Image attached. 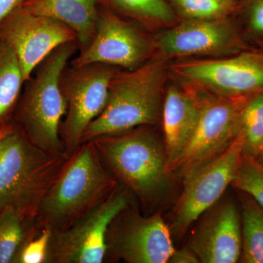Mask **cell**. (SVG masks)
<instances>
[{
  "label": "cell",
  "instance_id": "cell-15",
  "mask_svg": "<svg viewBox=\"0 0 263 263\" xmlns=\"http://www.w3.org/2000/svg\"><path fill=\"white\" fill-rule=\"evenodd\" d=\"M158 48L169 56H188L228 48L235 53L249 46L235 27L213 20H195L164 32L157 41Z\"/></svg>",
  "mask_w": 263,
  "mask_h": 263
},
{
  "label": "cell",
  "instance_id": "cell-18",
  "mask_svg": "<svg viewBox=\"0 0 263 263\" xmlns=\"http://www.w3.org/2000/svg\"><path fill=\"white\" fill-rule=\"evenodd\" d=\"M24 82L16 53L0 40V126L10 122Z\"/></svg>",
  "mask_w": 263,
  "mask_h": 263
},
{
  "label": "cell",
  "instance_id": "cell-2",
  "mask_svg": "<svg viewBox=\"0 0 263 263\" xmlns=\"http://www.w3.org/2000/svg\"><path fill=\"white\" fill-rule=\"evenodd\" d=\"M118 183L100 160L94 143H81L40 202L34 226L51 232L66 229L103 202Z\"/></svg>",
  "mask_w": 263,
  "mask_h": 263
},
{
  "label": "cell",
  "instance_id": "cell-6",
  "mask_svg": "<svg viewBox=\"0 0 263 263\" xmlns=\"http://www.w3.org/2000/svg\"><path fill=\"white\" fill-rule=\"evenodd\" d=\"M136 200L125 185L118 183L101 203L66 229L52 232L46 263L104 262L105 236L110 222Z\"/></svg>",
  "mask_w": 263,
  "mask_h": 263
},
{
  "label": "cell",
  "instance_id": "cell-21",
  "mask_svg": "<svg viewBox=\"0 0 263 263\" xmlns=\"http://www.w3.org/2000/svg\"><path fill=\"white\" fill-rule=\"evenodd\" d=\"M98 4L143 24H169L175 20L174 10L165 0H98Z\"/></svg>",
  "mask_w": 263,
  "mask_h": 263
},
{
  "label": "cell",
  "instance_id": "cell-8",
  "mask_svg": "<svg viewBox=\"0 0 263 263\" xmlns=\"http://www.w3.org/2000/svg\"><path fill=\"white\" fill-rule=\"evenodd\" d=\"M65 67L60 85L67 102V112L60 126V137L67 156L81 145L90 123L106 105L110 81L117 67L94 63Z\"/></svg>",
  "mask_w": 263,
  "mask_h": 263
},
{
  "label": "cell",
  "instance_id": "cell-10",
  "mask_svg": "<svg viewBox=\"0 0 263 263\" xmlns=\"http://www.w3.org/2000/svg\"><path fill=\"white\" fill-rule=\"evenodd\" d=\"M252 95L201 100L200 120L190 144L173 170L175 176L182 179L229 148L239 133L242 110Z\"/></svg>",
  "mask_w": 263,
  "mask_h": 263
},
{
  "label": "cell",
  "instance_id": "cell-16",
  "mask_svg": "<svg viewBox=\"0 0 263 263\" xmlns=\"http://www.w3.org/2000/svg\"><path fill=\"white\" fill-rule=\"evenodd\" d=\"M162 114L164 144L173 173L196 130L201 114V99L171 86L166 93Z\"/></svg>",
  "mask_w": 263,
  "mask_h": 263
},
{
  "label": "cell",
  "instance_id": "cell-24",
  "mask_svg": "<svg viewBox=\"0 0 263 263\" xmlns=\"http://www.w3.org/2000/svg\"><path fill=\"white\" fill-rule=\"evenodd\" d=\"M233 12L239 17L238 30L245 42L263 48V0H238Z\"/></svg>",
  "mask_w": 263,
  "mask_h": 263
},
{
  "label": "cell",
  "instance_id": "cell-28",
  "mask_svg": "<svg viewBox=\"0 0 263 263\" xmlns=\"http://www.w3.org/2000/svg\"><path fill=\"white\" fill-rule=\"evenodd\" d=\"M27 0H0V24Z\"/></svg>",
  "mask_w": 263,
  "mask_h": 263
},
{
  "label": "cell",
  "instance_id": "cell-25",
  "mask_svg": "<svg viewBox=\"0 0 263 263\" xmlns=\"http://www.w3.org/2000/svg\"><path fill=\"white\" fill-rule=\"evenodd\" d=\"M174 3L183 14L197 20H212L234 11L235 8L221 0H174Z\"/></svg>",
  "mask_w": 263,
  "mask_h": 263
},
{
  "label": "cell",
  "instance_id": "cell-1",
  "mask_svg": "<svg viewBox=\"0 0 263 263\" xmlns=\"http://www.w3.org/2000/svg\"><path fill=\"white\" fill-rule=\"evenodd\" d=\"M149 126L92 140L100 160L118 182L125 185L146 210L168 200L174 176L165 147Z\"/></svg>",
  "mask_w": 263,
  "mask_h": 263
},
{
  "label": "cell",
  "instance_id": "cell-11",
  "mask_svg": "<svg viewBox=\"0 0 263 263\" xmlns=\"http://www.w3.org/2000/svg\"><path fill=\"white\" fill-rule=\"evenodd\" d=\"M150 51V43L139 29L98 4L95 37L70 65L100 63L133 70L144 64Z\"/></svg>",
  "mask_w": 263,
  "mask_h": 263
},
{
  "label": "cell",
  "instance_id": "cell-22",
  "mask_svg": "<svg viewBox=\"0 0 263 263\" xmlns=\"http://www.w3.org/2000/svg\"><path fill=\"white\" fill-rule=\"evenodd\" d=\"M239 133L243 138V155L257 159L263 147V90L252 95L243 107Z\"/></svg>",
  "mask_w": 263,
  "mask_h": 263
},
{
  "label": "cell",
  "instance_id": "cell-19",
  "mask_svg": "<svg viewBox=\"0 0 263 263\" xmlns=\"http://www.w3.org/2000/svg\"><path fill=\"white\" fill-rule=\"evenodd\" d=\"M238 192L242 231L239 262L263 263V209L247 193Z\"/></svg>",
  "mask_w": 263,
  "mask_h": 263
},
{
  "label": "cell",
  "instance_id": "cell-17",
  "mask_svg": "<svg viewBox=\"0 0 263 263\" xmlns=\"http://www.w3.org/2000/svg\"><path fill=\"white\" fill-rule=\"evenodd\" d=\"M22 6L34 14L56 19L72 29L77 34L80 51L95 37L98 0H27Z\"/></svg>",
  "mask_w": 263,
  "mask_h": 263
},
{
  "label": "cell",
  "instance_id": "cell-27",
  "mask_svg": "<svg viewBox=\"0 0 263 263\" xmlns=\"http://www.w3.org/2000/svg\"><path fill=\"white\" fill-rule=\"evenodd\" d=\"M171 263H197L200 262L196 254L194 253L189 247L176 250L169 259Z\"/></svg>",
  "mask_w": 263,
  "mask_h": 263
},
{
  "label": "cell",
  "instance_id": "cell-4",
  "mask_svg": "<svg viewBox=\"0 0 263 263\" xmlns=\"http://www.w3.org/2000/svg\"><path fill=\"white\" fill-rule=\"evenodd\" d=\"M79 49L68 42L55 48L33 71L15 108V123L35 146L53 154L66 155L60 126L67 112L61 89L62 72Z\"/></svg>",
  "mask_w": 263,
  "mask_h": 263
},
{
  "label": "cell",
  "instance_id": "cell-13",
  "mask_svg": "<svg viewBox=\"0 0 263 263\" xmlns=\"http://www.w3.org/2000/svg\"><path fill=\"white\" fill-rule=\"evenodd\" d=\"M176 71L224 97L247 96L263 90V51L247 50L224 60L187 62Z\"/></svg>",
  "mask_w": 263,
  "mask_h": 263
},
{
  "label": "cell",
  "instance_id": "cell-29",
  "mask_svg": "<svg viewBox=\"0 0 263 263\" xmlns=\"http://www.w3.org/2000/svg\"><path fill=\"white\" fill-rule=\"evenodd\" d=\"M221 1L227 2V3H229L230 4L235 5V7L236 6L237 3H238V0H221Z\"/></svg>",
  "mask_w": 263,
  "mask_h": 263
},
{
  "label": "cell",
  "instance_id": "cell-3",
  "mask_svg": "<svg viewBox=\"0 0 263 263\" xmlns=\"http://www.w3.org/2000/svg\"><path fill=\"white\" fill-rule=\"evenodd\" d=\"M68 157L35 146L15 122L0 126V214L13 209L34 219Z\"/></svg>",
  "mask_w": 263,
  "mask_h": 263
},
{
  "label": "cell",
  "instance_id": "cell-30",
  "mask_svg": "<svg viewBox=\"0 0 263 263\" xmlns=\"http://www.w3.org/2000/svg\"><path fill=\"white\" fill-rule=\"evenodd\" d=\"M257 160H259V162H262L263 163V147L262 151H261L260 154H259V157H257Z\"/></svg>",
  "mask_w": 263,
  "mask_h": 263
},
{
  "label": "cell",
  "instance_id": "cell-7",
  "mask_svg": "<svg viewBox=\"0 0 263 263\" xmlns=\"http://www.w3.org/2000/svg\"><path fill=\"white\" fill-rule=\"evenodd\" d=\"M172 237L160 212L143 215L133 202L108 227L104 262H168L175 251Z\"/></svg>",
  "mask_w": 263,
  "mask_h": 263
},
{
  "label": "cell",
  "instance_id": "cell-26",
  "mask_svg": "<svg viewBox=\"0 0 263 263\" xmlns=\"http://www.w3.org/2000/svg\"><path fill=\"white\" fill-rule=\"evenodd\" d=\"M52 232L34 228L19 251L15 263H46Z\"/></svg>",
  "mask_w": 263,
  "mask_h": 263
},
{
  "label": "cell",
  "instance_id": "cell-20",
  "mask_svg": "<svg viewBox=\"0 0 263 263\" xmlns=\"http://www.w3.org/2000/svg\"><path fill=\"white\" fill-rule=\"evenodd\" d=\"M34 228V219L26 217L15 209H5L0 214V263H15Z\"/></svg>",
  "mask_w": 263,
  "mask_h": 263
},
{
  "label": "cell",
  "instance_id": "cell-9",
  "mask_svg": "<svg viewBox=\"0 0 263 263\" xmlns=\"http://www.w3.org/2000/svg\"><path fill=\"white\" fill-rule=\"evenodd\" d=\"M243 146V136L238 133L229 148L183 176L182 193L169 227L172 235L182 237L197 219L220 200L234 179Z\"/></svg>",
  "mask_w": 263,
  "mask_h": 263
},
{
  "label": "cell",
  "instance_id": "cell-14",
  "mask_svg": "<svg viewBox=\"0 0 263 263\" xmlns=\"http://www.w3.org/2000/svg\"><path fill=\"white\" fill-rule=\"evenodd\" d=\"M187 247L200 262H239L242 251L240 209L233 199H220L202 214Z\"/></svg>",
  "mask_w": 263,
  "mask_h": 263
},
{
  "label": "cell",
  "instance_id": "cell-5",
  "mask_svg": "<svg viewBox=\"0 0 263 263\" xmlns=\"http://www.w3.org/2000/svg\"><path fill=\"white\" fill-rule=\"evenodd\" d=\"M163 80V67L158 61L146 62L128 72L117 71L109 85L106 105L85 129L81 144L157 124L162 113Z\"/></svg>",
  "mask_w": 263,
  "mask_h": 263
},
{
  "label": "cell",
  "instance_id": "cell-12",
  "mask_svg": "<svg viewBox=\"0 0 263 263\" xmlns=\"http://www.w3.org/2000/svg\"><path fill=\"white\" fill-rule=\"evenodd\" d=\"M0 40L9 45L20 62L24 81L52 51L64 43L78 42L77 34L56 19L34 14L23 6L0 24Z\"/></svg>",
  "mask_w": 263,
  "mask_h": 263
},
{
  "label": "cell",
  "instance_id": "cell-23",
  "mask_svg": "<svg viewBox=\"0 0 263 263\" xmlns=\"http://www.w3.org/2000/svg\"><path fill=\"white\" fill-rule=\"evenodd\" d=\"M232 186L252 197L263 209V163L242 153Z\"/></svg>",
  "mask_w": 263,
  "mask_h": 263
}]
</instances>
